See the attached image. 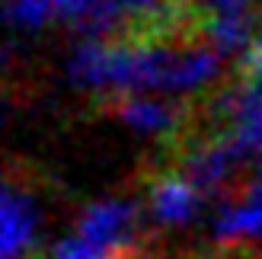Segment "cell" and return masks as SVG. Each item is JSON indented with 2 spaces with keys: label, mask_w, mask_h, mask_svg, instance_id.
<instances>
[{
  "label": "cell",
  "mask_w": 262,
  "mask_h": 259,
  "mask_svg": "<svg viewBox=\"0 0 262 259\" xmlns=\"http://www.w3.org/2000/svg\"><path fill=\"white\" fill-rule=\"evenodd\" d=\"M243 199H246V202H250V199H262V170L253 176V183H250V189L243 192Z\"/></svg>",
  "instance_id": "cell-9"
},
{
  "label": "cell",
  "mask_w": 262,
  "mask_h": 259,
  "mask_svg": "<svg viewBox=\"0 0 262 259\" xmlns=\"http://www.w3.org/2000/svg\"><path fill=\"white\" fill-rule=\"evenodd\" d=\"M141 192L157 224H186L202 205V189L182 170L157 157L141 170Z\"/></svg>",
  "instance_id": "cell-1"
},
{
  "label": "cell",
  "mask_w": 262,
  "mask_h": 259,
  "mask_svg": "<svg viewBox=\"0 0 262 259\" xmlns=\"http://www.w3.org/2000/svg\"><path fill=\"white\" fill-rule=\"evenodd\" d=\"M35 247V208L13 173L4 183V259H23Z\"/></svg>",
  "instance_id": "cell-4"
},
{
  "label": "cell",
  "mask_w": 262,
  "mask_h": 259,
  "mask_svg": "<svg viewBox=\"0 0 262 259\" xmlns=\"http://www.w3.org/2000/svg\"><path fill=\"white\" fill-rule=\"evenodd\" d=\"M262 240V199H250L240 208H230L217 221V243H250Z\"/></svg>",
  "instance_id": "cell-5"
},
{
  "label": "cell",
  "mask_w": 262,
  "mask_h": 259,
  "mask_svg": "<svg viewBox=\"0 0 262 259\" xmlns=\"http://www.w3.org/2000/svg\"><path fill=\"white\" fill-rule=\"evenodd\" d=\"M192 259H262V250H253L250 243H217L214 250L199 253Z\"/></svg>",
  "instance_id": "cell-7"
},
{
  "label": "cell",
  "mask_w": 262,
  "mask_h": 259,
  "mask_svg": "<svg viewBox=\"0 0 262 259\" xmlns=\"http://www.w3.org/2000/svg\"><path fill=\"white\" fill-rule=\"evenodd\" d=\"M202 13L208 16H233V13H250L253 0H199Z\"/></svg>",
  "instance_id": "cell-8"
},
{
  "label": "cell",
  "mask_w": 262,
  "mask_h": 259,
  "mask_svg": "<svg viewBox=\"0 0 262 259\" xmlns=\"http://www.w3.org/2000/svg\"><path fill=\"white\" fill-rule=\"evenodd\" d=\"M99 109L128 122L138 132H147L157 138H166L179 132L192 115V102H163V99H147L135 96L131 90H115V93L99 96Z\"/></svg>",
  "instance_id": "cell-3"
},
{
  "label": "cell",
  "mask_w": 262,
  "mask_h": 259,
  "mask_svg": "<svg viewBox=\"0 0 262 259\" xmlns=\"http://www.w3.org/2000/svg\"><path fill=\"white\" fill-rule=\"evenodd\" d=\"M77 234L90 240L112 247L119 253H135L144 256V230H141V211L131 202H93L86 205Z\"/></svg>",
  "instance_id": "cell-2"
},
{
  "label": "cell",
  "mask_w": 262,
  "mask_h": 259,
  "mask_svg": "<svg viewBox=\"0 0 262 259\" xmlns=\"http://www.w3.org/2000/svg\"><path fill=\"white\" fill-rule=\"evenodd\" d=\"M233 77H240L246 83H262V13H259V23H256L250 45L243 48V58L233 68Z\"/></svg>",
  "instance_id": "cell-6"
}]
</instances>
